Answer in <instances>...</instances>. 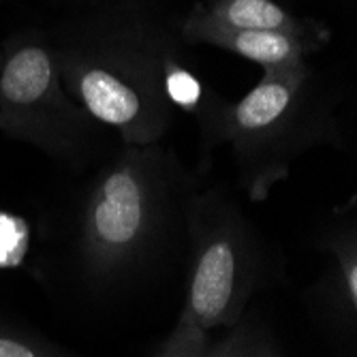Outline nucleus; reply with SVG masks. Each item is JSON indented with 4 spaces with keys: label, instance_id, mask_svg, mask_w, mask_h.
<instances>
[{
    "label": "nucleus",
    "instance_id": "f03ea898",
    "mask_svg": "<svg viewBox=\"0 0 357 357\" xmlns=\"http://www.w3.org/2000/svg\"><path fill=\"white\" fill-rule=\"evenodd\" d=\"M197 122L206 150L229 146L250 202L268 199L302 154L340 142L330 96L310 62L264 71L259 84L238 101H225L214 92Z\"/></svg>",
    "mask_w": 357,
    "mask_h": 357
},
{
    "label": "nucleus",
    "instance_id": "423d86ee",
    "mask_svg": "<svg viewBox=\"0 0 357 357\" xmlns=\"http://www.w3.org/2000/svg\"><path fill=\"white\" fill-rule=\"evenodd\" d=\"M180 35L186 43L225 50L242 60L259 64L264 71L300 67L308 62L310 54L326 45L317 39L287 35V32L227 28L197 15L192 9L180 24Z\"/></svg>",
    "mask_w": 357,
    "mask_h": 357
},
{
    "label": "nucleus",
    "instance_id": "39448f33",
    "mask_svg": "<svg viewBox=\"0 0 357 357\" xmlns=\"http://www.w3.org/2000/svg\"><path fill=\"white\" fill-rule=\"evenodd\" d=\"M184 216L190 234V276L180 319L204 332L234 326L257 276L250 227L218 190L190 192Z\"/></svg>",
    "mask_w": 357,
    "mask_h": 357
},
{
    "label": "nucleus",
    "instance_id": "7ed1b4c3",
    "mask_svg": "<svg viewBox=\"0 0 357 357\" xmlns=\"http://www.w3.org/2000/svg\"><path fill=\"white\" fill-rule=\"evenodd\" d=\"M186 195L184 172L169 148L122 146L79 202L77 242L86 272L114 278L137 266Z\"/></svg>",
    "mask_w": 357,
    "mask_h": 357
},
{
    "label": "nucleus",
    "instance_id": "9b49d317",
    "mask_svg": "<svg viewBox=\"0 0 357 357\" xmlns=\"http://www.w3.org/2000/svg\"><path fill=\"white\" fill-rule=\"evenodd\" d=\"M0 357H64V355L35 336L0 326Z\"/></svg>",
    "mask_w": 357,
    "mask_h": 357
},
{
    "label": "nucleus",
    "instance_id": "1a4fd4ad",
    "mask_svg": "<svg viewBox=\"0 0 357 357\" xmlns=\"http://www.w3.org/2000/svg\"><path fill=\"white\" fill-rule=\"evenodd\" d=\"M156 357H210L208 332L192 326L186 319H178L174 332Z\"/></svg>",
    "mask_w": 357,
    "mask_h": 357
},
{
    "label": "nucleus",
    "instance_id": "6e6552de",
    "mask_svg": "<svg viewBox=\"0 0 357 357\" xmlns=\"http://www.w3.org/2000/svg\"><path fill=\"white\" fill-rule=\"evenodd\" d=\"M326 246L336 259V296L338 308L347 317L355 314L357 308V238L353 227H340L326 240Z\"/></svg>",
    "mask_w": 357,
    "mask_h": 357
},
{
    "label": "nucleus",
    "instance_id": "20e7f679",
    "mask_svg": "<svg viewBox=\"0 0 357 357\" xmlns=\"http://www.w3.org/2000/svg\"><path fill=\"white\" fill-rule=\"evenodd\" d=\"M0 133L71 165L90 160L103 144V126L67 92L41 35L13 37L3 47Z\"/></svg>",
    "mask_w": 357,
    "mask_h": 357
},
{
    "label": "nucleus",
    "instance_id": "0eeeda50",
    "mask_svg": "<svg viewBox=\"0 0 357 357\" xmlns=\"http://www.w3.org/2000/svg\"><path fill=\"white\" fill-rule=\"evenodd\" d=\"M192 11L227 28L272 30L317 39L321 43L330 41V28L326 24L298 17L276 0H202Z\"/></svg>",
    "mask_w": 357,
    "mask_h": 357
},
{
    "label": "nucleus",
    "instance_id": "9d476101",
    "mask_svg": "<svg viewBox=\"0 0 357 357\" xmlns=\"http://www.w3.org/2000/svg\"><path fill=\"white\" fill-rule=\"evenodd\" d=\"M210 357H280L276 349L248 328H238L222 342L210 347Z\"/></svg>",
    "mask_w": 357,
    "mask_h": 357
},
{
    "label": "nucleus",
    "instance_id": "f8f14e48",
    "mask_svg": "<svg viewBox=\"0 0 357 357\" xmlns=\"http://www.w3.org/2000/svg\"><path fill=\"white\" fill-rule=\"evenodd\" d=\"M0 64H3V50H0Z\"/></svg>",
    "mask_w": 357,
    "mask_h": 357
},
{
    "label": "nucleus",
    "instance_id": "f257e3e1",
    "mask_svg": "<svg viewBox=\"0 0 357 357\" xmlns=\"http://www.w3.org/2000/svg\"><path fill=\"white\" fill-rule=\"evenodd\" d=\"M52 47L67 92L122 146L163 142L178 116L169 79L184 62L167 28L142 17H101Z\"/></svg>",
    "mask_w": 357,
    "mask_h": 357
}]
</instances>
